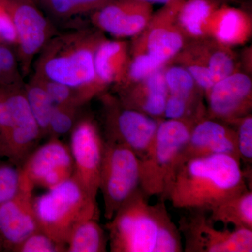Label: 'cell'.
I'll use <instances>...</instances> for the list:
<instances>
[{
	"instance_id": "38",
	"label": "cell",
	"mask_w": 252,
	"mask_h": 252,
	"mask_svg": "<svg viewBox=\"0 0 252 252\" xmlns=\"http://www.w3.org/2000/svg\"><path fill=\"white\" fill-rule=\"evenodd\" d=\"M217 5L229 4L231 3L239 2L241 0H209Z\"/></svg>"
},
{
	"instance_id": "14",
	"label": "cell",
	"mask_w": 252,
	"mask_h": 252,
	"mask_svg": "<svg viewBox=\"0 0 252 252\" xmlns=\"http://www.w3.org/2000/svg\"><path fill=\"white\" fill-rule=\"evenodd\" d=\"M205 98L207 115L229 124L251 114L252 79L238 71L215 83Z\"/></svg>"
},
{
	"instance_id": "12",
	"label": "cell",
	"mask_w": 252,
	"mask_h": 252,
	"mask_svg": "<svg viewBox=\"0 0 252 252\" xmlns=\"http://www.w3.org/2000/svg\"><path fill=\"white\" fill-rule=\"evenodd\" d=\"M182 1L163 5L154 12L143 31L132 38L130 55L145 53L167 64L174 59L188 41L177 22Z\"/></svg>"
},
{
	"instance_id": "2",
	"label": "cell",
	"mask_w": 252,
	"mask_h": 252,
	"mask_svg": "<svg viewBox=\"0 0 252 252\" xmlns=\"http://www.w3.org/2000/svg\"><path fill=\"white\" fill-rule=\"evenodd\" d=\"M139 187L106 224L112 252H182L178 226L165 200L151 204Z\"/></svg>"
},
{
	"instance_id": "21",
	"label": "cell",
	"mask_w": 252,
	"mask_h": 252,
	"mask_svg": "<svg viewBox=\"0 0 252 252\" xmlns=\"http://www.w3.org/2000/svg\"><path fill=\"white\" fill-rule=\"evenodd\" d=\"M193 41L206 63L215 84L239 71L238 58L233 48L211 37Z\"/></svg>"
},
{
	"instance_id": "19",
	"label": "cell",
	"mask_w": 252,
	"mask_h": 252,
	"mask_svg": "<svg viewBox=\"0 0 252 252\" xmlns=\"http://www.w3.org/2000/svg\"><path fill=\"white\" fill-rule=\"evenodd\" d=\"M130 43L104 39L94 55V88L97 94L109 86L122 84L130 64Z\"/></svg>"
},
{
	"instance_id": "3",
	"label": "cell",
	"mask_w": 252,
	"mask_h": 252,
	"mask_svg": "<svg viewBox=\"0 0 252 252\" xmlns=\"http://www.w3.org/2000/svg\"><path fill=\"white\" fill-rule=\"evenodd\" d=\"M105 38L95 28L57 33L36 56L34 74L80 89L87 103L98 95L94 88V55Z\"/></svg>"
},
{
	"instance_id": "33",
	"label": "cell",
	"mask_w": 252,
	"mask_h": 252,
	"mask_svg": "<svg viewBox=\"0 0 252 252\" xmlns=\"http://www.w3.org/2000/svg\"><path fill=\"white\" fill-rule=\"evenodd\" d=\"M236 132L237 146L240 160L248 167L252 162V116L251 114L229 123Z\"/></svg>"
},
{
	"instance_id": "23",
	"label": "cell",
	"mask_w": 252,
	"mask_h": 252,
	"mask_svg": "<svg viewBox=\"0 0 252 252\" xmlns=\"http://www.w3.org/2000/svg\"><path fill=\"white\" fill-rule=\"evenodd\" d=\"M209 213V218L215 223L219 222L233 225V228L252 230V189L222 202Z\"/></svg>"
},
{
	"instance_id": "4",
	"label": "cell",
	"mask_w": 252,
	"mask_h": 252,
	"mask_svg": "<svg viewBox=\"0 0 252 252\" xmlns=\"http://www.w3.org/2000/svg\"><path fill=\"white\" fill-rule=\"evenodd\" d=\"M34 207L39 230L65 249L74 227L84 220L99 219L97 200L72 177L34 198Z\"/></svg>"
},
{
	"instance_id": "18",
	"label": "cell",
	"mask_w": 252,
	"mask_h": 252,
	"mask_svg": "<svg viewBox=\"0 0 252 252\" xmlns=\"http://www.w3.org/2000/svg\"><path fill=\"white\" fill-rule=\"evenodd\" d=\"M164 68L142 80L117 88L118 98L128 108L155 119H164L168 95Z\"/></svg>"
},
{
	"instance_id": "31",
	"label": "cell",
	"mask_w": 252,
	"mask_h": 252,
	"mask_svg": "<svg viewBox=\"0 0 252 252\" xmlns=\"http://www.w3.org/2000/svg\"><path fill=\"white\" fill-rule=\"evenodd\" d=\"M81 107L69 105H54L50 119L48 135L58 137L72 132L78 122Z\"/></svg>"
},
{
	"instance_id": "26",
	"label": "cell",
	"mask_w": 252,
	"mask_h": 252,
	"mask_svg": "<svg viewBox=\"0 0 252 252\" xmlns=\"http://www.w3.org/2000/svg\"><path fill=\"white\" fill-rule=\"evenodd\" d=\"M48 14L60 20L92 14L114 0H34Z\"/></svg>"
},
{
	"instance_id": "39",
	"label": "cell",
	"mask_w": 252,
	"mask_h": 252,
	"mask_svg": "<svg viewBox=\"0 0 252 252\" xmlns=\"http://www.w3.org/2000/svg\"><path fill=\"white\" fill-rule=\"evenodd\" d=\"M0 157H5L4 149H3L2 145H1V142H0Z\"/></svg>"
},
{
	"instance_id": "29",
	"label": "cell",
	"mask_w": 252,
	"mask_h": 252,
	"mask_svg": "<svg viewBox=\"0 0 252 252\" xmlns=\"http://www.w3.org/2000/svg\"><path fill=\"white\" fill-rule=\"evenodd\" d=\"M130 64L125 79L116 89L142 80L154 73L163 69L167 64V63L157 59L155 56L145 53L130 55Z\"/></svg>"
},
{
	"instance_id": "6",
	"label": "cell",
	"mask_w": 252,
	"mask_h": 252,
	"mask_svg": "<svg viewBox=\"0 0 252 252\" xmlns=\"http://www.w3.org/2000/svg\"><path fill=\"white\" fill-rule=\"evenodd\" d=\"M24 84L0 85V142L4 157L17 166L44 136L30 109Z\"/></svg>"
},
{
	"instance_id": "20",
	"label": "cell",
	"mask_w": 252,
	"mask_h": 252,
	"mask_svg": "<svg viewBox=\"0 0 252 252\" xmlns=\"http://www.w3.org/2000/svg\"><path fill=\"white\" fill-rule=\"evenodd\" d=\"M207 37L233 48L246 44L252 36V19L246 11L229 4L219 6L207 23Z\"/></svg>"
},
{
	"instance_id": "9",
	"label": "cell",
	"mask_w": 252,
	"mask_h": 252,
	"mask_svg": "<svg viewBox=\"0 0 252 252\" xmlns=\"http://www.w3.org/2000/svg\"><path fill=\"white\" fill-rule=\"evenodd\" d=\"M14 23L17 36L16 52L23 77L29 74L34 58L50 39L56 28L34 0H0Z\"/></svg>"
},
{
	"instance_id": "32",
	"label": "cell",
	"mask_w": 252,
	"mask_h": 252,
	"mask_svg": "<svg viewBox=\"0 0 252 252\" xmlns=\"http://www.w3.org/2000/svg\"><path fill=\"white\" fill-rule=\"evenodd\" d=\"M16 52L12 47L0 42V85L23 83Z\"/></svg>"
},
{
	"instance_id": "37",
	"label": "cell",
	"mask_w": 252,
	"mask_h": 252,
	"mask_svg": "<svg viewBox=\"0 0 252 252\" xmlns=\"http://www.w3.org/2000/svg\"><path fill=\"white\" fill-rule=\"evenodd\" d=\"M137 1H143V2L149 3V4H160L162 5L170 4L175 1L180 0H137Z\"/></svg>"
},
{
	"instance_id": "5",
	"label": "cell",
	"mask_w": 252,
	"mask_h": 252,
	"mask_svg": "<svg viewBox=\"0 0 252 252\" xmlns=\"http://www.w3.org/2000/svg\"><path fill=\"white\" fill-rule=\"evenodd\" d=\"M196 120L162 119L159 122L150 147L139 158L140 187L149 197L162 198Z\"/></svg>"
},
{
	"instance_id": "30",
	"label": "cell",
	"mask_w": 252,
	"mask_h": 252,
	"mask_svg": "<svg viewBox=\"0 0 252 252\" xmlns=\"http://www.w3.org/2000/svg\"><path fill=\"white\" fill-rule=\"evenodd\" d=\"M32 77L35 78L45 89L55 105L75 106L78 107L84 105L80 89L38 77L35 74H33Z\"/></svg>"
},
{
	"instance_id": "10",
	"label": "cell",
	"mask_w": 252,
	"mask_h": 252,
	"mask_svg": "<svg viewBox=\"0 0 252 252\" xmlns=\"http://www.w3.org/2000/svg\"><path fill=\"white\" fill-rule=\"evenodd\" d=\"M207 212L190 211L179 220L186 252H252V230L217 229Z\"/></svg>"
},
{
	"instance_id": "17",
	"label": "cell",
	"mask_w": 252,
	"mask_h": 252,
	"mask_svg": "<svg viewBox=\"0 0 252 252\" xmlns=\"http://www.w3.org/2000/svg\"><path fill=\"white\" fill-rule=\"evenodd\" d=\"M34 199L32 189L21 188L14 198L0 204V243L4 251L14 252L39 230Z\"/></svg>"
},
{
	"instance_id": "11",
	"label": "cell",
	"mask_w": 252,
	"mask_h": 252,
	"mask_svg": "<svg viewBox=\"0 0 252 252\" xmlns=\"http://www.w3.org/2000/svg\"><path fill=\"white\" fill-rule=\"evenodd\" d=\"M104 139L91 117L78 120L71 132L70 149L74 164L72 177L97 200Z\"/></svg>"
},
{
	"instance_id": "1",
	"label": "cell",
	"mask_w": 252,
	"mask_h": 252,
	"mask_svg": "<svg viewBox=\"0 0 252 252\" xmlns=\"http://www.w3.org/2000/svg\"><path fill=\"white\" fill-rule=\"evenodd\" d=\"M252 168L238 158L220 154L190 159L175 169L162 199L176 209L207 213L219 204L248 190Z\"/></svg>"
},
{
	"instance_id": "15",
	"label": "cell",
	"mask_w": 252,
	"mask_h": 252,
	"mask_svg": "<svg viewBox=\"0 0 252 252\" xmlns=\"http://www.w3.org/2000/svg\"><path fill=\"white\" fill-rule=\"evenodd\" d=\"M220 154L240 159L236 132L230 124L205 114L194 123L177 167L190 159Z\"/></svg>"
},
{
	"instance_id": "27",
	"label": "cell",
	"mask_w": 252,
	"mask_h": 252,
	"mask_svg": "<svg viewBox=\"0 0 252 252\" xmlns=\"http://www.w3.org/2000/svg\"><path fill=\"white\" fill-rule=\"evenodd\" d=\"M170 62L185 68L204 91V94H206L215 84L211 73L193 41H187L183 49Z\"/></svg>"
},
{
	"instance_id": "36",
	"label": "cell",
	"mask_w": 252,
	"mask_h": 252,
	"mask_svg": "<svg viewBox=\"0 0 252 252\" xmlns=\"http://www.w3.org/2000/svg\"><path fill=\"white\" fill-rule=\"evenodd\" d=\"M0 42L16 50L17 36L11 16L0 1Z\"/></svg>"
},
{
	"instance_id": "22",
	"label": "cell",
	"mask_w": 252,
	"mask_h": 252,
	"mask_svg": "<svg viewBox=\"0 0 252 252\" xmlns=\"http://www.w3.org/2000/svg\"><path fill=\"white\" fill-rule=\"evenodd\" d=\"M219 6L209 0L182 1L177 11V22L187 41L207 37V21Z\"/></svg>"
},
{
	"instance_id": "16",
	"label": "cell",
	"mask_w": 252,
	"mask_h": 252,
	"mask_svg": "<svg viewBox=\"0 0 252 252\" xmlns=\"http://www.w3.org/2000/svg\"><path fill=\"white\" fill-rule=\"evenodd\" d=\"M153 6L137 0H114L91 14L94 28L117 38L135 37L148 24Z\"/></svg>"
},
{
	"instance_id": "40",
	"label": "cell",
	"mask_w": 252,
	"mask_h": 252,
	"mask_svg": "<svg viewBox=\"0 0 252 252\" xmlns=\"http://www.w3.org/2000/svg\"><path fill=\"white\" fill-rule=\"evenodd\" d=\"M4 251V249H3L2 246H1V243H0V252Z\"/></svg>"
},
{
	"instance_id": "34",
	"label": "cell",
	"mask_w": 252,
	"mask_h": 252,
	"mask_svg": "<svg viewBox=\"0 0 252 252\" xmlns=\"http://www.w3.org/2000/svg\"><path fill=\"white\" fill-rule=\"evenodd\" d=\"M21 189L20 167L0 162V204L14 198Z\"/></svg>"
},
{
	"instance_id": "13",
	"label": "cell",
	"mask_w": 252,
	"mask_h": 252,
	"mask_svg": "<svg viewBox=\"0 0 252 252\" xmlns=\"http://www.w3.org/2000/svg\"><path fill=\"white\" fill-rule=\"evenodd\" d=\"M19 167L21 183L48 190L70 179L74 172L69 147L54 137L34 149Z\"/></svg>"
},
{
	"instance_id": "35",
	"label": "cell",
	"mask_w": 252,
	"mask_h": 252,
	"mask_svg": "<svg viewBox=\"0 0 252 252\" xmlns=\"http://www.w3.org/2000/svg\"><path fill=\"white\" fill-rule=\"evenodd\" d=\"M16 252H61L66 249L39 230L28 237L14 250Z\"/></svg>"
},
{
	"instance_id": "28",
	"label": "cell",
	"mask_w": 252,
	"mask_h": 252,
	"mask_svg": "<svg viewBox=\"0 0 252 252\" xmlns=\"http://www.w3.org/2000/svg\"><path fill=\"white\" fill-rule=\"evenodd\" d=\"M25 92L30 109L40 127L43 135H48L54 102L49 94L34 77L24 84Z\"/></svg>"
},
{
	"instance_id": "7",
	"label": "cell",
	"mask_w": 252,
	"mask_h": 252,
	"mask_svg": "<svg viewBox=\"0 0 252 252\" xmlns=\"http://www.w3.org/2000/svg\"><path fill=\"white\" fill-rule=\"evenodd\" d=\"M140 184L137 156L125 145L104 140L99 191L103 198L104 215L107 221L140 187Z\"/></svg>"
},
{
	"instance_id": "24",
	"label": "cell",
	"mask_w": 252,
	"mask_h": 252,
	"mask_svg": "<svg viewBox=\"0 0 252 252\" xmlns=\"http://www.w3.org/2000/svg\"><path fill=\"white\" fill-rule=\"evenodd\" d=\"M108 237L98 219H91L79 223L71 232L66 249L69 252H105Z\"/></svg>"
},
{
	"instance_id": "25",
	"label": "cell",
	"mask_w": 252,
	"mask_h": 252,
	"mask_svg": "<svg viewBox=\"0 0 252 252\" xmlns=\"http://www.w3.org/2000/svg\"><path fill=\"white\" fill-rule=\"evenodd\" d=\"M164 76L169 94L181 97L191 103H204V91L185 68L170 62L164 68Z\"/></svg>"
},
{
	"instance_id": "8",
	"label": "cell",
	"mask_w": 252,
	"mask_h": 252,
	"mask_svg": "<svg viewBox=\"0 0 252 252\" xmlns=\"http://www.w3.org/2000/svg\"><path fill=\"white\" fill-rule=\"evenodd\" d=\"M104 139L122 144L140 158L150 147L161 119L126 107L111 94L102 97Z\"/></svg>"
}]
</instances>
